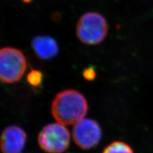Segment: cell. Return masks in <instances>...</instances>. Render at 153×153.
<instances>
[{"label":"cell","mask_w":153,"mask_h":153,"mask_svg":"<svg viewBox=\"0 0 153 153\" xmlns=\"http://www.w3.org/2000/svg\"><path fill=\"white\" fill-rule=\"evenodd\" d=\"M88 108V102L82 93L66 89L56 95L52 103L51 112L58 123L71 125L84 118Z\"/></svg>","instance_id":"6da1fadb"},{"label":"cell","mask_w":153,"mask_h":153,"mask_svg":"<svg viewBox=\"0 0 153 153\" xmlns=\"http://www.w3.org/2000/svg\"><path fill=\"white\" fill-rule=\"evenodd\" d=\"M107 32L106 19L97 12L84 13L76 25V36L86 45H94L101 43L106 37Z\"/></svg>","instance_id":"7a4b0ae2"},{"label":"cell","mask_w":153,"mask_h":153,"mask_svg":"<svg viewBox=\"0 0 153 153\" xmlns=\"http://www.w3.org/2000/svg\"><path fill=\"white\" fill-rule=\"evenodd\" d=\"M27 68L25 56L17 49L4 47L0 49V81L12 84L20 80Z\"/></svg>","instance_id":"3957f363"},{"label":"cell","mask_w":153,"mask_h":153,"mask_svg":"<svg viewBox=\"0 0 153 153\" xmlns=\"http://www.w3.org/2000/svg\"><path fill=\"white\" fill-rule=\"evenodd\" d=\"M71 136L65 125L59 123L47 124L39 133L38 142L47 153H63L68 149Z\"/></svg>","instance_id":"277c9868"},{"label":"cell","mask_w":153,"mask_h":153,"mask_svg":"<svg viewBox=\"0 0 153 153\" xmlns=\"http://www.w3.org/2000/svg\"><path fill=\"white\" fill-rule=\"evenodd\" d=\"M74 125L73 139L81 149L85 150L92 149L101 140L102 136L101 128L93 119L83 118Z\"/></svg>","instance_id":"5b68a950"},{"label":"cell","mask_w":153,"mask_h":153,"mask_svg":"<svg viewBox=\"0 0 153 153\" xmlns=\"http://www.w3.org/2000/svg\"><path fill=\"white\" fill-rule=\"evenodd\" d=\"M26 142L27 134L22 128L8 126L0 136V150L2 153H21Z\"/></svg>","instance_id":"8992f818"},{"label":"cell","mask_w":153,"mask_h":153,"mask_svg":"<svg viewBox=\"0 0 153 153\" xmlns=\"http://www.w3.org/2000/svg\"><path fill=\"white\" fill-rule=\"evenodd\" d=\"M31 45L36 55L43 60H49L59 52L56 40L49 36H37L31 42Z\"/></svg>","instance_id":"52a82bcc"},{"label":"cell","mask_w":153,"mask_h":153,"mask_svg":"<svg viewBox=\"0 0 153 153\" xmlns=\"http://www.w3.org/2000/svg\"><path fill=\"white\" fill-rule=\"evenodd\" d=\"M102 153H134L131 147L127 143L121 141L112 142L105 147Z\"/></svg>","instance_id":"ba28073f"},{"label":"cell","mask_w":153,"mask_h":153,"mask_svg":"<svg viewBox=\"0 0 153 153\" xmlns=\"http://www.w3.org/2000/svg\"><path fill=\"white\" fill-rule=\"evenodd\" d=\"M44 78L43 73L37 70H32L27 75V82L34 88L40 87L44 81Z\"/></svg>","instance_id":"9c48e42d"},{"label":"cell","mask_w":153,"mask_h":153,"mask_svg":"<svg viewBox=\"0 0 153 153\" xmlns=\"http://www.w3.org/2000/svg\"><path fill=\"white\" fill-rule=\"evenodd\" d=\"M82 75L84 78L88 81H92L97 76V73H96V70L93 66H91L88 68H86L82 72Z\"/></svg>","instance_id":"30bf717a"},{"label":"cell","mask_w":153,"mask_h":153,"mask_svg":"<svg viewBox=\"0 0 153 153\" xmlns=\"http://www.w3.org/2000/svg\"><path fill=\"white\" fill-rule=\"evenodd\" d=\"M22 1L25 3H30L32 1V0H22Z\"/></svg>","instance_id":"8fae6325"}]
</instances>
